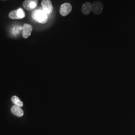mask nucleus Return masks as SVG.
<instances>
[{"mask_svg":"<svg viewBox=\"0 0 135 135\" xmlns=\"http://www.w3.org/2000/svg\"><path fill=\"white\" fill-rule=\"evenodd\" d=\"M32 17L35 21L41 24H45L48 19V14L43 10H34L32 14Z\"/></svg>","mask_w":135,"mask_h":135,"instance_id":"f257e3e1","label":"nucleus"},{"mask_svg":"<svg viewBox=\"0 0 135 135\" xmlns=\"http://www.w3.org/2000/svg\"><path fill=\"white\" fill-rule=\"evenodd\" d=\"M12 102L16 106H18L20 107L23 106V102L20 100V99L17 96H14L12 98Z\"/></svg>","mask_w":135,"mask_h":135,"instance_id":"9d476101","label":"nucleus"},{"mask_svg":"<svg viewBox=\"0 0 135 135\" xmlns=\"http://www.w3.org/2000/svg\"><path fill=\"white\" fill-rule=\"evenodd\" d=\"M33 30V27L29 24H25L23 27L22 35L23 38L27 39L31 35Z\"/></svg>","mask_w":135,"mask_h":135,"instance_id":"0eeeda50","label":"nucleus"},{"mask_svg":"<svg viewBox=\"0 0 135 135\" xmlns=\"http://www.w3.org/2000/svg\"><path fill=\"white\" fill-rule=\"evenodd\" d=\"M12 113L18 117H22L24 115V112L23 110L21 108V107L18 106L14 105L11 108Z\"/></svg>","mask_w":135,"mask_h":135,"instance_id":"1a4fd4ad","label":"nucleus"},{"mask_svg":"<svg viewBox=\"0 0 135 135\" xmlns=\"http://www.w3.org/2000/svg\"><path fill=\"white\" fill-rule=\"evenodd\" d=\"M39 0H25L23 3V7L27 11H32L38 5Z\"/></svg>","mask_w":135,"mask_h":135,"instance_id":"7ed1b4c3","label":"nucleus"},{"mask_svg":"<svg viewBox=\"0 0 135 135\" xmlns=\"http://www.w3.org/2000/svg\"><path fill=\"white\" fill-rule=\"evenodd\" d=\"M42 6L44 12L47 14L51 13L53 11V7L50 0H42Z\"/></svg>","mask_w":135,"mask_h":135,"instance_id":"39448f33","label":"nucleus"},{"mask_svg":"<svg viewBox=\"0 0 135 135\" xmlns=\"http://www.w3.org/2000/svg\"><path fill=\"white\" fill-rule=\"evenodd\" d=\"M72 10V7L70 3H66L61 5L60 9V13L62 16L65 17L70 14Z\"/></svg>","mask_w":135,"mask_h":135,"instance_id":"423d86ee","label":"nucleus"},{"mask_svg":"<svg viewBox=\"0 0 135 135\" xmlns=\"http://www.w3.org/2000/svg\"><path fill=\"white\" fill-rule=\"evenodd\" d=\"M92 9V4L90 2H86L82 7V11L83 14L87 16L89 14Z\"/></svg>","mask_w":135,"mask_h":135,"instance_id":"6e6552de","label":"nucleus"},{"mask_svg":"<svg viewBox=\"0 0 135 135\" xmlns=\"http://www.w3.org/2000/svg\"><path fill=\"white\" fill-rule=\"evenodd\" d=\"M92 11L95 14L98 15L102 13L104 8V5L102 2L100 1H95L92 4Z\"/></svg>","mask_w":135,"mask_h":135,"instance_id":"20e7f679","label":"nucleus"},{"mask_svg":"<svg viewBox=\"0 0 135 135\" xmlns=\"http://www.w3.org/2000/svg\"><path fill=\"white\" fill-rule=\"evenodd\" d=\"M9 17L11 19H21L25 18V13L22 9L20 8L18 10L11 11L9 14Z\"/></svg>","mask_w":135,"mask_h":135,"instance_id":"f03ea898","label":"nucleus"}]
</instances>
